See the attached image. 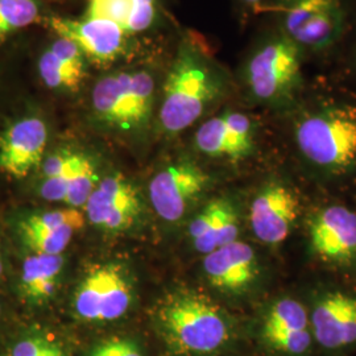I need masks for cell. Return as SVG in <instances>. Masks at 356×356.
I'll use <instances>...</instances> for the list:
<instances>
[{"mask_svg":"<svg viewBox=\"0 0 356 356\" xmlns=\"http://www.w3.org/2000/svg\"><path fill=\"white\" fill-rule=\"evenodd\" d=\"M289 148L301 165L322 177L356 173V92L327 73L310 74L298 101L284 114Z\"/></svg>","mask_w":356,"mask_h":356,"instance_id":"1","label":"cell"},{"mask_svg":"<svg viewBox=\"0 0 356 356\" xmlns=\"http://www.w3.org/2000/svg\"><path fill=\"white\" fill-rule=\"evenodd\" d=\"M232 76L197 38H184L170 65L160 107V124L177 135L229 95Z\"/></svg>","mask_w":356,"mask_h":356,"instance_id":"2","label":"cell"},{"mask_svg":"<svg viewBox=\"0 0 356 356\" xmlns=\"http://www.w3.org/2000/svg\"><path fill=\"white\" fill-rule=\"evenodd\" d=\"M307 66L302 53L268 20L241 64L238 85L248 102L276 116L301 97L310 76Z\"/></svg>","mask_w":356,"mask_h":356,"instance_id":"3","label":"cell"},{"mask_svg":"<svg viewBox=\"0 0 356 356\" xmlns=\"http://www.w3.org/2000/svg\"><path fill=\"white\" fill-rule=\"evenodd\" d=\"M260 15L292 41L309 66L326 73L356 24V0H266Z\"/></svg>","mask_w":356,"mask_h":356,"instance_id":"4","label":"cell"},{"mask_svg":"<svg viewBox=\"0 0 356 356\" xmlns=\"http://www.w3.org/2000/svg\"><path fill=\"white\" fill-rule=\"evenodd\" d=\"M156 318L166 343L181 355H211L234 337L229 314L206 294L193 289L168 294Z\"/></svg>","mask_w":356,"mask_h":356,"instance_id":"5","label":"cell"},{"mask_svg":"<svg viewBox=\"0 0 356 356\" xmlns=\"http://www.w3.org/2000/svg\"><path fill=\"white\" fill-rule=\"evenodd\" d=\"M154 79L147 72H123L99 79L92 90L98 119L123 131L141 127L151 116Z\"/></svg>","mask_w":356,"mask_h":356,"instance_id":"6","label":"cell"},{"mask_svg":"<svg viewBox=\"0 0 356 356\" xmlns=\"http://www.w3.org/2000/svg\"><path fill=\"white\" fill-rule=\"evenodd\" d=\"M260 126L254 115L226 108L200 124L194 135V145L209 159L239 164L259 151Z\"/></svg>","mask_w":356,"mask_h":356,"instance_id":"7","label":"cell"},{"mask_svg":"<svg viewBox=\"0 0 356 356\" xmlns=\"http://www.w3.org/2000/svg\"><path fill=\"white\" fill-rule=\"evenodd\" d=\"M132 302V285L123 268L103 264L92 268L79 282L73 307L76 317L91 323L122 318Z\"/></svg>","mask_w":356,"mask_h":356,"instance_id":"8","label":"cell"},{"mask_svg":"<svg viewBox=\"0 0 356 356\" xmlns=\"http://www.w3.org/2000/svg\"><path fill=\"white\" fill-rule=\"evenodd\" d=\"M259 335L276 356H310L314 346L309 310L294 298H279L268 306Z\"/></svg>","mask_w":356,"mask_h":356,"instance_id":"9","label":"cell"},{"mask_svg":"<svg viewBox=\"0 0 356 356\" xmlns=\"http://www.w3.org/2000/svg\"><path fill=\"white\" fill-rule=\"evenodd\" d=\"M309 244L313 254L334 267L356 266V211L330 204L309 220Z\"/></svg>","mask_w":356,"mask_h":356,"instance_id":"10","label":"cell"},{"mask_svg":"<svg viewBox=\"0 0 356 356\" xmlns=\"http://www.w3.org/2000/svg\"><path fill=\"white\" fill-rule=\"evenodd\" d=\"M314 344L329 354L356 347V296L327 291L314 298L309 310Z\"/></svg>","mask_w":356,"mask_h":356,"instance_id":"11","label":"cell"},{"mask_svg":"<svg viewBox=\"0 0 356 356\" xmlns=\"http://www.w3.org/2000/svg\"><path fill=\"white\" fill-rule=\"evenodd\" d=\"M300 216V204L292 186L270 178L254 195L250 209L254 235L267 245H279L291 235Z\"/></svg>","mask_w":356,"mask_h":356,"instance_id":"12","label":"cell"},{"mask_svg":"<svg viewBox=\"0 0 356 356\" xmlns=\"http://www.w3.org/2000/svg\"><path fill=\"white\" fill-rule=\"evenodd\" d=\"M210 177L191 161L166 166L149 184V200L157 216L166 222H177L202 194Z\"/></svg>","mask_w":356,"mask_h":356,"instance_id":"13","label":"cell"},{"mask_svg":"<svg viewBox=\"0 0 356 356\" xmlns=\"http://www.w3.org/2000/svg\"><path fill=\"white\" fill-rule=\"evenodd\" d=\"M47 24L58 38L74 42L86 58L97 64H110L124 51L126 32L111 22L51 16Z\"/></svg>","mask_w":356,"mask_h":356,"instance_id":"14","label":"cell"},{"mask_svg":"<svg viewBox=\"0 0 356 356\" xmlns=\"http://www.w3.org/2000/svg\"><path fill=\"white\" fill-rule=\"evenodd\" d=\"M91 225L106 231H122L140 214L139 194L122 175L103 178L83 206Z\"/></svg>","mask_w":356,"mask_h":356,"instance_id":"15","label":"cell"},{"mask_svg":"<svg viewBox=\"0 0 356 356\" xmlns=\"http://www.w3.org/2000/svg\"><path fill=\"white\" fill-rule=\"evenodd\" d=\"M48 143L47 124L38 118H24L0 134V170L26 178L42 164Z\"/></svg>","mask_w":356,"mask_h":356,"instance_id":"16","label":"cell"},{"mask_svg":"<svg viewBox=\"0 0 356 356\" xmlns=\"http://www.w3.org/2000/svg\"><path fill=\"white\" fill-rule=\"evenodd\" d=\"M202 267L209 284L216 291L229 294L248 291L260 273L254 248L241 241L204 254Z\"/></svg>","mask_w":356,"mask_h":356,"instance_id":"17","label":"cell"},{"mask_svg":"<svg viewBox=\"0 0 356 356\" xmlns=\"http://www.w3.org/2000/svg\"><path fill=\"white\" fill-rule=\"evenodd\" d=\"M83 226L85 216L78 209L64 207L26 216L19 234L32 254H63Z\"/></svg>","mask_w":356,"mask_h":356,"instance_id":"18","label":"cell"},{"mask_svg":"<svg viewBox=\"0 0 356 356\" xmlns=\"http://www.w3.org/2000/svg\"><path fill=\"white\" fill-rule=\"evenodd\" d=\"M189 236L194 248L204 254L236 242L239 236L236 209L229 200H213L191 220Z\"/></svg>","mask_w":356,"mask_h":356,"instance_id":"19","label":"cell"},{"mask_svg":"<svg viewBox=\"0 0 356 356\" xmlns=\"http://www.w3.org/2000/svg\"><path fill=\"white\" fill-rule=\"evenodd\" d=\"M98 185V176L91 159L83 153H73L61 173L42 178L40 194L51 202H63L67 207H83Z\"/></svg>","mask_w":356,"mask_h":356,"instance_id":"20","label":"cell"},{"mask_svg":"<svg viewBox=\"0 0 356 356\" xmlns=\"http://www.w3.org/2000/svg\"><path fill=\"white\" fill-rule=\"evenodd\" d=\"M64 268L63 254H32L22 264L19 291L22 297L41 305L51 300Z\"/></svg>","mask_w":356,"mask_h":356,"instance_id":"21","label":"cell"},{"mask_svg":"<svg viewBox=\"0 0 356 356\" xmlns=\"http://www.w3.org/2000/svg\"><path fill=\"white\" fill-rule=\"evenodd\" d=\"M85 17L111 22L126 35L139 33L152 26L156 0H89Z\"/></svg>","mask_w":356,"mask_h":356,"instance_id":"22","label":"cell"},{"mask_svg":"<svg viewBox=\"0 0 356 356\" xmlns=\"http://www.w3.org/2000/svg\"><path fill=\"white\" fill-rule=\"evenodd\" d=\"M38 70L44 83L51 89L76 90L86 78V72L65 64L49 49L41 56Z\"/></svg>","mask_w":356,"mask_h":356,"instance_id":"23","label":"cell"},{"mask_svg":"<svg viewBox=\"0 0 356 356\" xmlns=\"http://www.w3.org/2000/svg\"><path fill=\"white\" fill-rule=\"evenodd\" d=\"M35 0H0V42L38 19Z\"/></svg>","mask_w":356,"mask_h":356,"instance_id":"24","label":"cell"},{"mask_svg":"<svg viewBox=\"0 0 356 356\" xmlns=\"http://www.w3.org/2000/svg\"><path fill=\"white\" fill-rule=\"evenodd\" d=\"M326 73L356 92V24L335 63Z\"/></svg>","mask_w":356,"mask_h":356,"instance_id":"25","label":"cell"},{"mask_svg":"<svg viewBox=\"0 0 356 356\" xmlns=\"http://www.w3.org/2000/svg\"><path fill=\"white\" fill-rule=\"evenodd\" d=\"M7 356H66L60 344L45 337H26L8 350Z\"/></svg>","mask_w":356,"mask_h":356,"instance_id":"26","label":"cell"},{"mask_svg":"<svg viewBox=\"0 0 356 356\" xmlns=\"http://www.w3.org/2000/svg\"><path fill=\"white\" fill-rule=\"evenodd\" d=\"M90 356H144L140 347L131 339L115 338L98 344Z\"/></svg>","mask_w":356,"mask_h":356,"instance_id":"27","label":"cell"},{"mask_svg":"<svg viewBox=\"0 0 356 356\" xmlns=\"http://www.w3.org/2000/svg\"><path fill=\"white\" fill-rule=\"evenodd\" d=\"M236 3L242 13L248 16H254L260 15L266 0H236Z\"/></svg>","mask_w":356,"mask_h":356,"instance_id":"28","label":"cell"},{"mask_svg":"<svg viewBox=\"0 0 356 356\" xmlns=\"http://www.w3.org/2000/svg\"><path fill=\"white\" fill-rule=\"evenodd\" d=\"M3 275V260H1V252H0V277Z\"/></svg>","mask_w":356,"mask_h":356,"instance_id":"29","label":"cell"}]
</instances>
